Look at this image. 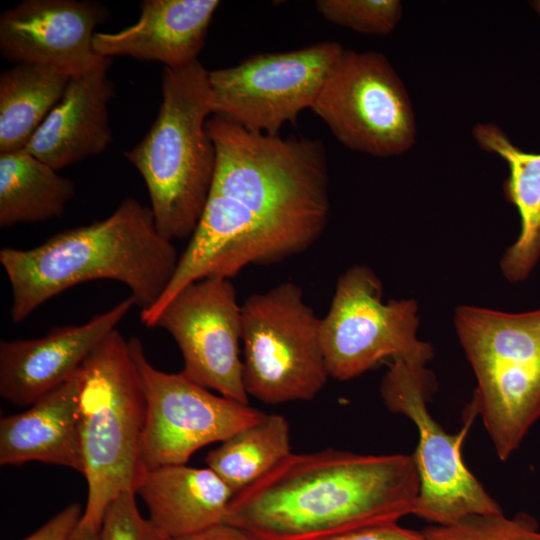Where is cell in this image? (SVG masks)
<instances>
[{"label":"cell","instance_id":"e0dca14e","mask_svg":"<svg viewBox=\"0 0 540 540\" xmlns=\"http://www.w3.org/2000/svg\"><path fill=\"white\" fill-rule=\"evenodd\" d=\"M219 5L217 0H144L134 24L113 33L96 32L93 47L105 58L128 56L184 67L198 61Z\"/></svg>","mask_w":540,"mask_h":540},{"label":"cell","instance_id":"d4e9b609","mask_svg":"<svg viewBox=\"0 0 540 540\" xmlns=\"http://www.w3.org/2000/svg\"><path fill=\"white\" fill-rule=\"evenodd\" d=\"M316 9L327 21L370 35H386L402 18L398 0H318Z\"/></svg>","mask_w":540,"mask_h":540},{"label":"cell","instance_id":"44dd1931","mask_svg":"<svg viewBox=\"0 0 540 540\" xmlns=\"http://www.w3.org/2000/svg\"><path fill=\"white\" fill-rule=\"evenodd\" d=\"M43 64H14L0 74V154L24 150L71 80Z\"/></svg>","mask_w":540,"mask_h":540},{"label":"cell","instance_id":"ffe728a7","mask_svg":"<svg viewBox=\"0 0 540 540\" xmlns=\"http://www.w3.org/2000/svg\"><path fill=\"white\" fill-rule=\"evenodd\" d=\"M472 135L481 149L497 154L509 168L503 191L518 210L521 229L501 260V270L510 282H519L540 258V153L522 150L492 123L475 125Z\"/></svg>","mask_w":540,"mask_h":540},{"label":"cell","instance_id":"277c9868","mask_svg":"<svg viewBox=\"0 0 540 540\" xmlns=\"http://www.w3.org/2000/svg\"><path fill=\"white\" fill-rule=\"evenodd\" d=\"M161 89L154 122L124 156L144 180L158 233L172 242L192 236L214 179L216 149L206 129L209 71L198 61L164 67Z\"/></svg>","mask_w":540,"mask_h":540},{"label":"cell","instance_id":"3957f363","mask_svg":"<svg viewBox=\"0 0 540 540\" xmlns=\"http://www.w3.org/2000/svg\"><path fill=\"white\" fill-rule=\"evenodd\" d=\"M206 129L216 149L210 191L242 205L293 256L313 245L330 209L323 144L255 133L220 115L209 117Z\"/></svg>","mask_w":540,"mask_h":540},{"label":"cell","instance_id":"5b68a950","mask_svg":"<svg viewBox=\"0 0 540 540\" xmlns=\"http://www.w3.org/2000/svg\"><path fill=\"white\" fill-rule=\"evenodd\" d=\"M79 430L88 496L81 525L99 530L108 504L136 490L146 472L141 457L145 398L129 343L114 329L78 370Z\"/></svg>","mask_w":540,"mask_h":540},{"label":"cell","instance_id":"f1b7e54d","mask_svg":"<svg viewBox=\"0 0 540 540\" xmlns=\"http://www.w3.org/2000/svg\"><path fill=\"white\" fill-rule=\"evenodd\" d=\"M168 540H260L235 526L222 523L206 530Z\"/></svg>","mask_w":540,"mask_h":540},{"label":"cell","instance_id":"5bb4252c","mask_svg":"<svg viewBox=\"0 0 540 540\" xmlns=\"http://www.w3.org/2000/svg\"><path fill=\"white\" fill-rule=\"evenodd\" d=\"M109 10L91 0H24L0 16V52L14 64H43L71 77L110 64L93 47Z\"/></svg>","mask_w":540,"mask_h":540},{"label":"cell","instance_id":"d6986e66","mask_svg":"<svg viewBox=\"0 0 540 540\" xmlns=\"http://www.w3.org/2000/svg\"><path fill=\"white\" fill-rule=\"evenodd\" d=\"M136 493L150 521L167 540L224 523L235 495L210 468L186 464L147 470Z\"/></svg>","mask_w":540,"mask_h":540},{"label":"cell","instance_id":"30bf717a","mask_svg":"<svg viewBox=\"0 0 540 540\" xmlns=\"http://www.w3.org/2000/svg\"><path fill=\"white\" fill-rule=\"evenodd\" d=\"M344 146L377 157L399 156L416 141L408 92L378 52L345 50L311 107Z\"/></svg>","mask_w":540,"mask_h":540},{"label":"cell","instance_id":"7a4b0ae2","mask_svg":"<svg viewBox=\"0 0 540 540\" xmlns=\"http://www.w3.org/2000/svg\"><path fill=\"white\" fill-rule=\"evenodd\" d=\"M179 257L158 233L150 207L127 197L105 219L60 231L30 249L0 250L11 320L20 323L65 290L102 279L126 285L140 312L146 311L167 289Z\"/></svg>","mask_w":540,"mask_h":540},{"label":"cell","instance_id":"6da1fadb","mask_svg":"<svg viewBox=\"0 0 540 540\" xmlns=\"http://www.w3.org/2000/svg\"><path fill=\"white\" fill-rule=\"evenodd\" d=\"M419 491L412 455L291 453L234 495L224 523L260 540H327L413 514Z\"/></svg>","mask_w":540,"mask_h":540},{"label":"cell","instance_id":"603a6c76","mask_svg":"<svg viewBox=\"0 0 540 540\" xmlns=\"http://www.w3.org/2000/svg\"><path fill=\"white\" fill-rule=\"evenodd\" d=\"M291 453L288 421L279 414H266L259 422L221 442L208 453L205 461L236 494Z\"/></svg>","mask_w":540,"mask_h":540},{"label":"cell","instance_id":"ac0fdd59","mask_svg":"<svg viewBox=\"0 0 540 540\" xmlns=\"http://www.w3.org/2000/svg\"><path fill=\"white\" fill-rule=\"evenodd\" d=\"M79 375L29 406L0 419V465L38 461L83 475L78 413Z\"/></svg>","mask_w":540,"mask_h":540},{"label":"cell","instance_id":"484cf974","mask_svg":"<svg viewBox=\"0 0 540 540\" xmlns=\"http://www.w3.org/2000/svg\"><path fill=\"white\" fill-rule=\"evenodd\" d=\"M134 492L118 494L107 506L99 540H167L138 510Z\"/></svg>","mask_w":540,"mask_h":540},{"label":"cell","instance_id":"83f0119b","mask_svg":"<svg viewBox=\"0 0 540 540\" xmlns=\"http://www.w3.org/2000/svg\"><path fill=\"white\" fill-rule=\"evenodd\" d=\"M327 540H429L423 531L403 528L397 522L371 525Z\"/></svg>","mask_w":540,"mask_h":540},{"label":"cell","instance_id":"9a60e30c","mask_svg":"<svg viewBox=\"0 0 540 540\" xmlns=\"http://www.w3.org/2000/svg\"><path fill=\"white\" fill-rule=\"evenodd\" d=\"M130 295L79 325L55 326L34 339L1 340L0 395L29 407L71 379L94 348L127 315Z\"/></svg>","mask_w":540,"mask_h":540},{"label":"cell","instance_id":"7402d4cb","mask_svg":"<svg viewBox=\"0 0 540 540\" xmlns=\"http://www.w3.org/2000/svg\"><path fill=\"white\" fill-rule=\"evenodd\" d=\"M76 186L25 150L0 154V227L63 215Z\"/></svg>","mask_w":540,"mask_h":540},{"label":"cell","instance_id":"4dcf8cb0","mask_svg":"<svg viewBox=\"0 0 540 540\" xmlns=\"http://www.w3.org/2000/svg\"><path fill=\"white\" fill-rule=\"evenodd\" d=\"M530 5L534 9V11L540 16V0H535L530 2Z\"/></svg>","mask_w":540,"mask_h":540},{"label":"cell","instance_id":"4316f807","mask_svg":"<svg viewBox=\"0 0 540 540\" xmlns=\"http://www.w3.org/2000/svg\"><path fill=\"white\" fill-rule=\"evenodd\" d=\"M84 509L71 503L22 540H68L79 525Z\"/></svg>","mask_w":540,"mask_h":540},{"label":"cell","instance_id":"cb8c5ba5","mask_svg":"<svg viewBox=\"0 0 540 540\" xmlns=\"http://www.w3.org/2000/svg\"><path fill=\"white\" fill-rule=\"evenodd\" d=\"M429 540H540L537 521L520 513L510 518L501 513L469 515L450 525H431L422 530Z\"/></svg>","mask_w":540,"mask_h":540},{"label":"cell","instance_id":"ba28073f","mask_svg":"<svg viewBox=\"0 0 540 540\" xmlns=\"http://www.w3.org/2000/svg\"><path fill=\"white\" fill-rule=\"evenodd\" d=\"M433 384L425 365L392 360L380 386L386 407L409 418L418 430L412 456L420 491L413 515L432 525H450L469 515L501 513L463 460L462 446L477 415L474 405L467 407L459 432L447 433L427 407Z\"/></svg>","mask_w":540,"mask_h":540},{"label":"cell","instance_id":"8992f818","mask_svg":"<svg viewBox=\"0 0 540 540\" xmlns=\"http://www.w3.org/2000/svg\"><path fill=\"white\" fill-rule=\"evenodd\" d=\"M454 320L477 381L471 403L507 460L540 419V310L461 306Z\"/></svg>","mask_w":540,"mask_h":540},{"label":"cell","instance_id":"f546056e","mask_svg":"<svg viewBox=\"0 0 540 540\" xmlns=\"http://www.w3.org/2000/svg\"><path fill=\"white\" fill-rule=\"evenodd\" d=\"M68 540H99V530L79 523Z\"/></svg>","mask_w":540,"mask_h":540},{"label":"cell","instance_id":"2e32d148","mask_svg":"<svg viewBox=\"0 0 540 540\" xmlns=\"http://www.w3.org/2000/svg\"><path fill=\"white\" fill-rule=\"evenodd\" d=\"M110 64L72 77L25 151L59 171L102 154L112 142L108 105L115 95Z\"/></svg>","mask_w":540,"mask_h":540},{"label":"cell","instance_id":"52a82bcc","mask_svg":"<svg viewBox=\"0 0 540 540\" xmlns=\"http://www.w3.org/2000/svg\"><path fill=\"white\" fill-rule=\"evenodd\" d=\"M321 319L300 286L283 282L241 305L243 383L266 404L312 400L329 377Z\"/></svg>","mask_w":540,"mask_h":540},{"label":"cell","instance_id":"4fadbf2b","mask_svg":"<svg viewBox=\"0 0 540 540\" xmlns=\"http://www.w3.org/2000/svg\"><path fill=\"white\" fill-rule=\"evenodd\" d=\"M156 327L178 345L185 377L248 404L240 352L241 305L229 279L212 277L186 286L158 315L152 328Z\"/></svg>","mask_w":540,"mask_h":540},{"label":"cell","instance_id":"9c48e42d","mask_svg":"<svg viewBox=\"0 0 540 540\" xmlns=\"http://www.w3.org/2000/svg\"><path fill=\"white\" fill-rule=\"evenodd\" d=\"M382 283L367 266L355 265L338 279L320 336L329 377L346 381L383 359L426 365L433 348L417 338L414 300H382Z\"/></svg>","mask_w":540,"mask_h":540},{"label":"cell","instance_id":"8fae6325","mask_svg":"<svg viewBox=\"0 0 540 540\" xmlns=\"http://www.w3.org/2000/svg\"><path fill=\"white\" fill-rule=\"evenodd\" d=\"M128 343L145 398L141 457L146 471L186 464L197 450L223 442L266 415L249 404L213 394L181 372L155 368L137 337Z\"/></svg>","mask_w":540,"mask_h":540},{"label":"cell","instance_id":"7c38bea8","mask_svg":"<svg viewBox=\"0 0 540 540\" xmlns=\"http://www.w3.org/2000/svg\"><path fill=\"white\" fill-rule=\"evenodd\" d=\"M337 42L255 54L236 66L209 71L212 115L249 131L278 135L281 127L312 107L335 61Z\"/></svg>","mask_w":540,"mask_h":540}]
</instances>
